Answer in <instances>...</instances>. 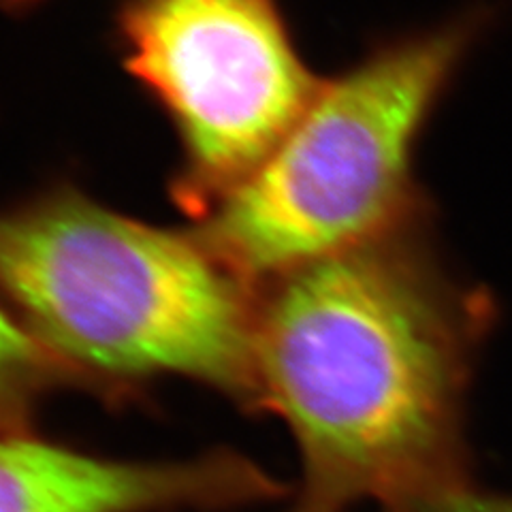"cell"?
Listing matches in <instances>:
<instances>
[{
	"label": "cell",
	"instance_id": "1",
	"mask_svg": "<svg viewBox=\"0 0 512 512\" xmlns=\"http://www.w3.org/2000/svg\"><path fill=\"white\" fill-rule=\"evenodd\" d=\"M408 229L269 282L256 308L259 404L301 453L295 512L421 504L448 487L461 316Z\"/></svg>",
	"mask_w": 512,
	"mask_h": 512
},
{
	"label": "cell",
	"instance_id": "2",
	"mask_svg": "<svg viewBox=\"0 0 512 512\" xmlns=\"http://www.w3.org/2000/svg\"><path fill=\"white\" fill-rule=\"evenodd\" d=\"M250 286L197 233L71 184L0 210V297L64 372L182 376L259 404Z\"/></svg>",
	"mask_w": 512,
	"mask_h": 512
},
{
	"label": "cell",
	"instance_id": "3",
	"mask_svg": "<svg viewBox=\"0 0 512 512\" xmlns=\"http://www.w3.org/2000/svg\"><path fill=\"white\" fill-rule=\"evenodd\" d=\"M485 22L463 13L320 84L263 163L197 218L203 244L269 284L412 227L425 210L416 143Z\"/></svg>",
	"mask_w": 512,
	"mask_h": 512
},
{
	"label": "cell",
	"instance_id": "4",
	"mask_svg": "<svg viewBox=\"0 0 512 512\" xmlns=\"http://www.w3.org/2000/svg\"><path fill=\"white\" fill-rule=\"evenodd\" d=\"M116 39L180 139L173 197L195 218L263 163L323 84L278 0H122Z\"/></svg>",
	"mask_w": 512,
	"mask_h": 512
},
{
	"label": "cell",
	"instance_id": "5",
	"mask_svg": "<svg viewBox=\"0 0 512 512\" xmlns=\"http://www.w3.org/2000/svg\"><path fill=\"white\" fill-rule=\"evenodd\" d=\"M271 491V480L237 457L118 461L45 442L28 431H0V512L220 508Z\"/></svg>",
	"mask_w": 512,
	"mask_h": 512
},
{
	"label": "cell",
	"instance_id": "6",
	"mask_svg": "<svg viewBox=\"0 0 512 512\" xmlns=\"http://www.w3.org/2000/svg\"><path fill=\"white\" fill-rule=\"evenodd\" d=\"M64 374L0 297V431H28L41 397Z\"/></svg>",
	"mask_w": 512,
	"mask_h": 512
},
{
	"label": "cell",
	"instance_id": "7",
	"mask_svg": "<svg viewBox=\"0 0 512 512\" xmlns=\"http://www.w3.org/2000/svg\"><path fill=\"white\" fill-rule=\"evenodd\" d=\"M419 506L421 512H512V500L487 498V495L468 493L446 487Z\"/></svg>",
	"mask_w": 512,
	"mask_h": 512
},
{
	"label": "cell",
	"instance_id": "8",
	"mask_svg": "<svg viewBox=\"0 0 512 512\" xmlns=\"http://www.w3.org/2000/svg\"><path fill=\"white\" fill-rule=\"evenodd\" d=\"M37 3H41V0H0V7L11 9V11H24V9L35 7Z\"/></svg>",
	"mask_w": 512,
	"mask_h": 512
}]
</instances>
